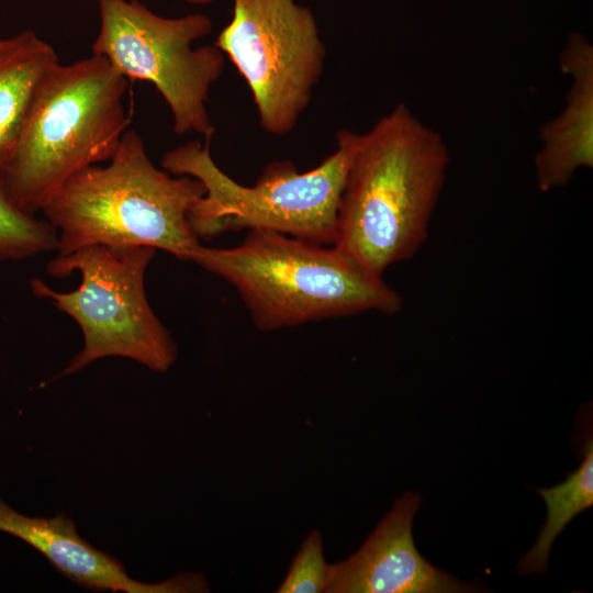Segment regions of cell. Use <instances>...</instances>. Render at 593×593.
Here are the masks:
<instances>
[{
    "mask_svg": "<svg viewBox=\"0 0 593 593\" xmlns=\"http://www.w3.org/2000/svg\"><path fill=\"white\" fill-rule=\"evenodd\" d=\"M449 163L443 136L398 103L358 134L334 246L379 277L412 258L428 236Z\"/></svg>",
    "mask_w": 593,
    "mask_h": 593,
    "instance_id": "1",
    "label": "cell"
},
{
    "mask_svg": "<svg viewBox=\"0 0 593 593\" xmlns=\"http://www.w3.org/2000/svg\"><path fill=\"white\" fill-rule=\"evenodd\" d=\"M239 294L264 332L365 312L396 314L402 295L343 251L287 234L253 230L232 248L198 245L189 260Z\"/></svg>",
    "mask_w": 593,
    "mask_h": 593,
    "instance_id": "2",
    "label": "cell"
},
{
    "mask_svg": "<svg viewBox=\"0 0 593 593\" xmlns=\"http://www.w3.org/2000/svg\"><path fill=\"white\" fill-rule=\"evenodd\" d=\"M107 166L72 176L42 210L57 230V255L92 245H141L188 261L199 244L189 212L204 195L190 176L171 177L127 130Z\"/></svg>",
    "mask_w": 593,
    "mask_h": 593,
    "instance_id": "3",
    "label": "cell"
},
{
    "mask_svg": "<svg viewBox=\"0 0 593 593\" xmlns=\"http://www.w3.org/2000/svg\"><path fill=\"white\" fill-rule=\"evenodd\" d=\"M127 83L93 54L49 69L2 179L16 206L42 211L72 176L113 156L131 123L123 104Z\"/></svg>",
    "mask_w": 593,
    "mask_h": 593,
    "instance_id": "4",
    "label": "cell"
},
{
    "mask_svg": "<svg viewBox=\"0 0 593 593\" xmlns=\"http://www.w3.org/2000/svg\"><path fill=\"white\" fill-rule=\"evenodd\" d=\"M357 138L358 133L343 128L336 134V150L317 167L300 172L291 161H273L253 187L235 181L215 164L208 141L168 150L160 165L203 184L204 195L188 216L198 238L262 230L327 246L336 239L339 201Z\"/></svg>",
    "mask_w": 593,
    "mask_h": 593,
    "instance_id": "5",
    "label": "cell"
},
{
    "mask_svg": "<svg viewBox=\"0 0 593 593\" xmlns=\"http://www.w3.org/2000/svg\"><path fill=\"white\" fill-rule=\"evenodd\" d=\"M155 254V248L141 245L87 246L57 255L46 266L47 273L58 278L78 271L76 290L59 292L41 279L31 281L33 293L69 315L83 336L82 350L59 376L115 356L159 372L176 362L177 345L145 292V272Z\"/></svg>",
    "mask_w": 593,
    "mask_h": 593,
    "instance_id": "6",
    "label": "cell"
},
{
    "mask_svg": "<svg viewBox=\"0 0 593 593\" xmlns=\"http://www.w3.org/2000/svg\"><path fill=\"white\" fill-rule=\"evenodd\" d=\"M99 33L93 55L104 57L127 80L155 86L178 135L200 134L210 142L215 133L206 102L221 78L225 58L214 44L194 47L213 29L201 13L160 16L137 0H97Z\"/></svg>",
    "mask_w": 593,
    "mask_h": 593,
    "instance_id": "7",
    "label": "cell"
},
{
    "mask_svg": "<svg viewBox=\"0 0 593 593\" xmlns=\"http://www.w3.org/2000/svg\"><path fill=\"white\" fill-rule=\"evenodd\" d=\"M214 45L245 79L261 128L284 136L307 109L325 67L313 11L296 0H232Z\"/></svg>",
    "mask_w": 593,
    "mask_h": 593,
    "instance_id": "8",
    "label": "cell"
},
{
    "mask_svg": "<svg viewBox=\"0 0 593 593\" xmlns=\"http://www.w3.org/2000/svg\"><path fill=\"white\" fill-rule=\"evenodd\" d=\"M421 496L407 492L394 501L362 546L348 559L332 564L326 593H451L473 592L418 552L412 534Z\"/></svg>",
    "mask_w": 593,
    "mask_h": 593,
    "instance_id": "9",
    "label": "cell"
},
{
    "mask_svg": "<svg viewBox=\"0 0 593 593\" xmlns=\"http://www.w3.org/2000/svg\"><path fill=\"white\" fill-rule=\"evenodd\" d=\"M0 530L27 542L66 578L89 590L125 593H194L210 590L204 575L195 572L179 573L157 583L130 578L119 560L81 538L75 522L65 514L52 518L30 517L0 500Z\"/></svg>",
    "mask_w": 593,
    "mask_h": 593,
    "instance_id": "10",
    "label": "cell"
},
{
    "mask_svg": "<svg viewBox=\"0 0 593 593\" xmlns=\"http://www.w3.org/2000/svg\"><path fill=\"white\" fill-rule=\"evenodd\" d=\"M559 67L571 86L563 110L539 128L534 165L541 192L563 188L579 169L593 167V46L585 35H568Z\"/></svg>",
    "mask_w": 593,
    "mask_h": 593,
    "instance_id": "11",
    "label": "cell"
},
{
    "mask_svg": "<svg viewBox=\"0 0 593 593\" xmlns=\"http://www.w3.org/2000/svg\"><path fill=\"white\" fill-rule=\"evenodd\" d=\"M58 63L54 48L24 31L0 40V179H3L37 90Z\"/></svg>",
    "mask_w": 593,
    "mask_h": 593,
    "instance_id": "12",
    "label": "cell"
},
{
    "mask_svg": "<svg viewBox=\"0 0 593 593\" xmlns=\"http://www.w3.org/2000/svg\"><path fill=\"white\" fill-rule=\"evenodd\" d=\"M547 507V518L534 547L522 558V574L544 572L551 546L559 534L578 514L593 504V440L584 446L583 460L567 479L549 489H537Z\"/></svg>",
    "mask_w": 593,
    "mask_h": 593,
    "instance_id": "13",
    "label": "cell"
},
{
    "mask_svg": "<svg viewBox=\"0 0 593 593\" xmlns=\"http://www.w3.org/2000/svg\"><path fill=\"white\" fill-rule=\"evenodd\" d=\"M57 230L16 206L0 179V261L21 260L56 250Z\"/></svg>",
    "mask_w": 593,
    "mask_h": 593,
    "instance_id": "14",
    "label": "cell"
},
{
    "mask_svg": "<svg viewBox=\"0 0 593 593\" xmlns=\"http://www.w3.org/2000/svg\"><path fill=\"white\" fill-rule=\"evenodd\" d=\"M332 564L324 557L323 536L312 529L293 557L278 593H326Z\"/></svg>",
    "mask_w": 593,
    "mask_h": 593,
    "instance_id": "15",
    "label": "cell"
},
{
    "mask_svg": "<svg viewBox=\"0 0 593 593\" xmlns=\"http://www.w3.org/2000/svg\"><path fill=\"white\" fill-rule=\"evenodd\" d=\"M188 3L190 4H194V5H204V4H209L215 0H186Z\"/></svg>",
    "mask_w": 593,
    "mask_h": 593,
    "instance_id": "16",
    "label": "cell"
},
{
    "mask_svg": "<svg viewBox=\"0 0 593 593\" xmlns=\"http://www.w3.org/2000/svg\"><path fill=\"white\" fill-rule=\"evenodd\" d=\"M1 40V38H0Z\"/></svg>",
    "mask_w": 593,
    "mask_h": 593,
    "instance_id": "17",
    "label": "cell"
}]
</instances>
